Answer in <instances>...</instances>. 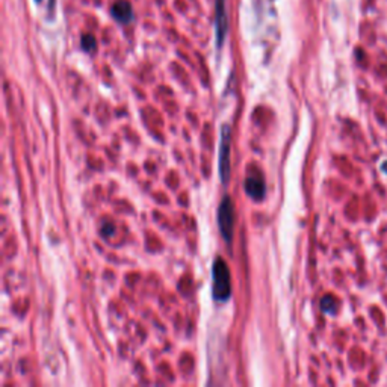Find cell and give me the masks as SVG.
Listing matches in <instances>:
<instances>
[{
	"label": "cell",
	"instance_id": "cell-1",
	"mask_svg": "<svg viewBox=\"0 0 387 387\" xmlns=\"http://www.w3.org/2000/svg\"><path fill=\"white\" fill-rule=\"evenodd\" d=\"M212 293L216 301H225L231 295V281L227 263L224 259L218 257L212 268Z\"/></svg>",
	"mask_w": 387,
	"mask_h": 387
},
{
	"label": "cell",
	"instance_id": "cell-2",
	"mask_svg": "<svg viewBox=\"0 0 387 387\" xmlns=\"http://www.w3.org/2000/svg\"><path fill=\"white\" fill-rule=\"evenodd\" d=\"M218 225L222 238L227 242H231L235 228V206L230 197H224V200L221 201V206L218 209Z\"/></svg>",
	"mask_w": 387,
	"mask_h": 387
},
{
	"label": "cell",
	"instance_id": "cell-3",
	"mask_svg": "<svg viewBox=\"0 0 387 387\" xmlns=\"http://www.w3.org/2000/svg\"><path fill=\"white\" fill-rule=\"evenodd\" d=\"M219 177L225 185L230 177V129L228 126H222L221 129V141H219Z\"/></svg>",
	"mask_w": 387,
	"mask_h": 387
},
{
	"label": "cell",
	"instance_id": "cell-4",
	"mask_svg": "<svg viewBox=\"0 0 387 387\" xmlns=\"http://www.w3.org/2000/svg\"><path fill=\"white\" fill-rule=\"evenodd\" d=\"M245 191L247 194L254 200H262L265 194V183L262 176L257 171H251L245 182Z\"/></svg>",
	"mask_w": 387,
	"mask_h": 387
},
{
	"label": "cell",
	"instance_id": "cell-5",
	"mask_svg": "<svg viewBox=\"0 0 387 387\" xmlns=\"http://www.w3.org/2000/svg\"><path fill=\"white\" fill-rule=\"evenodd\" d=\"M112 17L123 23V25H127L133 20V10H132V5L127 2V0H118V2L114 4L112 7Z\"/></svg>",
	"mask_w": 387,
	"mask_h": 387
},
{
	"label": "cell",
	"instance_id": "cell-6",
	"mask_svg": "<svg viewBox=\"0 0 387 387\" xmlns=\"http://www.w3.org/2000/svg\"><path fill=\"white\" fill-rule=\"evenodd\" d=\"M227 34V20H225V0H216V41L218 46L224 43Z\"/></svg>",
	"mask_w": 387,
	"mask_h": 387
},
{
	"label": "cell",
	"instance_id": "cell-7",
	"mask_svg": "<svg viewBox=\"0 0 387 387\" xmlns=\"http://www.w3.org/2000/svg\"><path fill=\"white\" fill-rule=\"evenodd\" d=\"M82 47H84V50L85 52H94L96 50V47H97V41H96V38L93 37V35H90V34H87V35H84L82 37Z\"/></svg>",
	"mask_w": 387,
	"mask_h": 387
},
{
	"label": "cell",
	"instance_id": "cell-8",
	"mask_svg": "<svg viewBox=\"0 0 387 387\" xmlns=\"http://www.w3.org/2000/svg\"><path fill=\"white\" fill-rule=\"evenodd\" d=\"M38 2H40V0H38Z\"/></svg>",
	"mask_w": 387,
	"mask_h": 387
}]
</instances>
